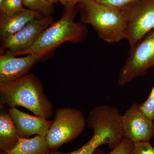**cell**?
Here are the masks:
<instances>
[{"label": "cell", "mask_w": 154, "mask_h": 154, "mask_svg": "<svg viewBox=\"0 0 154 154\" xmlns=\"http://www.w3.org/2000/svg\"><path fill=\"white\" fill-rule=\"evenodd\" d=\"M48 4L54 5V4L57 3L58 2H60V0H46Z\"/></svg>", "instance_id": "cell-22"}, {"label": "cell", "mask_w": 154, "mask_h": 154, "mask_svg": "<svg viewBox=\"0 0 154 154\" xmlns=\"http://www.w3.org/2000/svg\"><path fill=\"white\" fill-rule=\"evenodd\" d=\"M77 11L81 22L91 25L107 43H118L125 38L126 24L120 9L96 0H83L78 4Z\"/></svg>", "instance_id": "cell-3"}, {"label": "cell", "mask_w": 154, "mask_h": 154, "mask_svg": "<svg viewBox=\"0 0 154 154\" xmlns=\"http://www.w3.org/2000/svg\"><path fill=\"white\" fill-rule=\"evenodd\" d=\"M42 16L39 12L26 9L10 17H0L1 39L13 36L31 21Z\"/></svg>", "instance_id": "cell-12"}, {"label": "cell", "mask_w": 154, "mask_h": 154, "mask_svg": "<svg viewBox=\"0 0 154 154\" xmlns=\"http://www.w3.org/2000/svg\"><path fill=\"white\" fill-rule=\"evenodd\" d=\"M121 113L116 107L100 105L94 107L90 113L86 124L93 130V136L88 142L76 150L68 153L51 151L48 154H94L102 145L115 148L124 137L120 122Z\"/></svg>", "instance_id": "cell-2"}, {"label": "cell", "mask_w": 154, "mask_h": 154, "mask_svg": "<svg viewBox=\"0 0 154 154\" xmlns=\"http://www.w3.org/2000/svg\"><path fill=\"white\" fill-rule=\"evenodd\" d=\"M54 22L51 15L42 16L31 21L13 36L1 39V54L19 56L32 47Z\"/></svg>", "instance_id": "cell-8"}, {"label": "cell", "mask_w": 154, "mask_h": 154, "mask_svg": "<svg viewBox=\"0 0 154 154\" xmlns=\"http://www.w3.org/2000/svg\"><path fill=\"white\" fill-rule=\"evenodd\" d=\"M51 151L45 137L36 135L31 138H19L14 148L0 154H48Z\"/></svg>", "instance_id": "cell-14"}, {"label": "cell", "mask_w": 154, "mask_h": 154, "mask_svg": "<svg viewBox=\"0 0 154 154\" xmlns=\"http://www.w3.org/2000/svg\"><path fill=\"white\" fill-rule=\"evenodd\" d=\"M0 105L22 107L46 119L53 115V105L45 94L41 81L33 73L0 86Z\"/></svg>", "instance_id": "cell-1"}, {"label": "cell", "mask_w": 154, "mask_h": 154, "mask_svg": "<svg viewBox=\"0 0 154 154\" xmlns=\"http://www.w3.org/2000/svg\"><path fill=\"white\" fill-rule=\"evenodd\" d=\"M97 2L102 4H105L120 9L134 0H96Z\"/></svg>", "instance_id": "cell-20"}, {"label": "cell", "mask_w": 154, "mask_h": 154, "mask_svg": "<svg viewBox=\"0 0 154 154\" xmlns=\"http://www.w3.org/2000/svg\"><path fill=\"white\" fill-rule=\"evenodd\" d=\"M154 66V29L130 47L129 55L121 68L118 84L124 86L135 79L143 77Z\"/></svg>", "instance_id": "cell-7"}, {"label": "cell", "mask_w": 154, "mask_h": 154, "mask_svg": "<svg viewBox=\"0 0 154 154\" xmlns=\"http://www.w3.org/2000/svg\"><path fill=\"white\" fill-rule=\"evenodd\" d=\"M23 5L26 9L37 11L43 16H50L54 12V5L46 0H22Z\"/></svg>", "instance_id": "cell-16"}, {"label": "cell", "mask_w": 154, "mask_h": 154, "mask_svg": "<svg viewBox=\"0 0 154 154\" xmlns=\"http://www.w3.org/2000/svg\"><path fill=\"white\" fill-rule=\"evenodd\" d=\"M50 53L47 51L35 53L22 57L1 54L0 86L16 81L28 74L35 64Z\"/></svg>", "instance_id": "cell-10"}, {"label": "cell", "mask_w": 154, "mask_h": 154, "mask_svg": "<svg viewBox=\"0 0 154 154\" xmlns=\"http://www.w3.org/2000/svg\"><path fill=\"white\" fill-rule=\"evenodd\" d=\"M26 9L23 5L22 0H4L0 5V17H10Z\"/></svg>", "instance_id": "cell-15"}, {"label": "cell", "mask_w": 154, "mask_h": 154, "mask_svg": "<svg viewBox=\"0 0 154 154\" xmlns=\"http://www.w3.org/2000/svg\"><path fill=\"white\" fill-rule=\"evenodd\" d=\"M150 141L134 143L131 154H154V148Z\"/></svg>", "instance_id": "cell-19"}, {"label": "cell", "mask_w": 154, "mask_h": 154, "mask_svg": "<svg viewBox=\"0 0 154 154\" xmlns=\"http://www.w3.org/2000/svg\"><path fill=\"white\" fill-rule=\"evenodd\" d=\"M77 12L75 8L65 9L60 19L45 30L32 47L19 55L42 51L51 52L64 42L75 44L85 40L88 30L82 23L75 21Z\"/></svg>", "instance_id": "cell-4"}, {"label": "cell", "mask_w": 154, "mask_h": 154, "mask_svg": "<svg viewBox=\"0 0 154 154\" xmlns=\"http://www.w3.org/2000/svg\"><path fill=\"white\" fill-rule=\"evenodd\" d=\"M8 110L20 137L28 138L33 135L45 137L53 122L45 117L25 113L17 107H10Z\"/></svg>", "instance_id": "cell-11"}, {"label": "cell", "mask_w": 154, "mask_h": 154, "mask_svg": "<svg viewBox=\"0 0 154 154\" xmlns=\"http://www.w3.org/2000/svg\"><path fill=\"white\" fill-rule=\"evenodd\" d=\"M86 125L85 118L79 109L72 107L57 109L55 119L45 137L51 150H57L64 144L75 139Z\"/></svg>", "instance_id": "cell-5"}, {"label": "cell", "mask_w": 154, "mask_h": 154, "mask_svg": "<svg viewBox=\"0 0 154 154\" xmlns=\"http://www.w3.org/2000/svg\"><path fill=\"white\" fill-rule=\"evenodd\" d=\"M140 110L139 104H133L120 118L124 137L134 143L150 141L154 137V124Z\"/></svg>", "instance_id": "cell-9"}, {"label": "cell", "mask_w": 154, "mask_h": 154, "mask_svg": "<svg viewBox=\"0 0 154 154\" xmlns=\"http://www.w3.org/2000/svg\"><path fill=\"white\" fill-rule=\"evenodd\" d=\"M134 143L128 138L124 137L118 145L109 153H105L103 150L97 149L94 154H131Z\"/></svg>", "instance_id": "cell-17"}, {"label": "cell", "mask_w": 154, "mask_h": 154, "mask_svg": "<svg viewBox=\"0 0 154 154\" xmlns=\"http://www.w3.org/2000/svg\"><path fill=\"white\" fill-rule=\"evenodd\" d=\"M83 0H60L62 5L64 7L65 9H70L75 8L76 5L82 2Z\"/></svg>", "instance_id": "cell-21"}, {"label": "cell", "mask_w": 154, "mask_h": 154, "mask_svg": "<svg viewBox=\"0 0 154 154\" xmlns=\"http://www.w3.org/2000/svg\"><path fill=\"white\" fill-rule=\"evenodd\" d=\"M4 1V0H0V5L2 3L3 1Z\"/></svg>", "instance_id": "cell-23"}, {"label": "cell", "mask_w": 154, "mask_h": 154, "mask_svg": "<svg viewBox=\"0 0 154 154\" xmlns=\"http://www.w3.org/2000/svg\"><path fill=\"white\" fill-rule=\"evenodd\" d=\"M19 135L6 107L0 105V148L8 151L14 148L19 140Z\"/></svg>", "instance_id": "cell-13"}, {"label": "cell", "mask_w": 154, "mask_h": 154, "mask_svg": "<svg viewBox=\"0 0 154 154\" xmlns=\"http://www.w3.org/2000/svg\"><path fill=\"white\" fill-rule=\"evenodd\" d=\"M140 108L151 120H154V84L150 94L145 102L139 104Z\"/></svg>", "instance_id": "cell-18"}, {"label": "cell", "mask_w": 154, "mask_h": 154, "mask_svg": "<svg viewBox=\"0 0 154 154\" xmlns=\"http://www.w3.org/2000/svg\"><path fill=\"white\" fill-rule=\"evenodd\" d=\"M126 24L130 47L154 29V0H134L120 8Z\"/></svg>", "instance_id": "cell-6"}]
</instances>
